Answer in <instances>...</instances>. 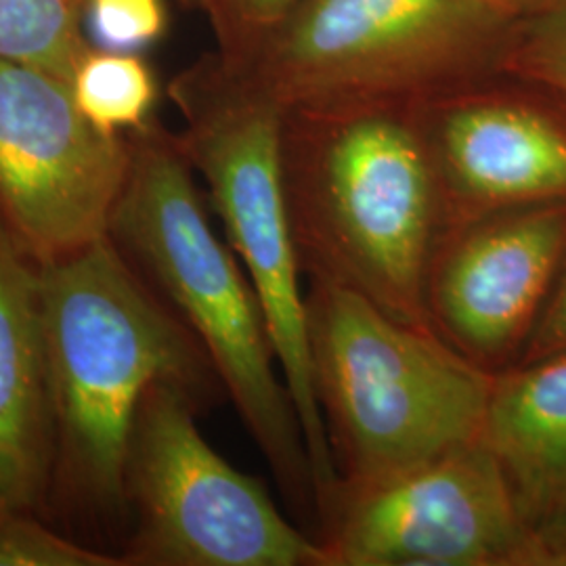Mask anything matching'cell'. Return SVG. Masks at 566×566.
I'll return each instance as SVG.
<instances>
[{"instance_id": "6da1fadb", "label": "cell", "mask_w": 566, "mask_h": 566, "mask_svg": "<svg viewBox=\"0 0 566 566\" xmlns=\"http://www.w3.org/2000/svg\"><path fill=\"white\" fill-rule=\"evenodd\" d=\"M282 163L304 277L432 329L426 280L449 223L418 103L285 109Z\"/></svg>"}, {"instance_id": "7402d4cb", "label": "cell", "mask_w": 566, "mask_h": 566, "mask_svg": "<svg viewBox=\"0 0 566 566\" xmlns=\"http://www.w3.org/2000/svg\"><path fill=\"white\" fill-rule=\"evenodd\" d=\"M189 2H193V4L203 9L212 21V25H217V21L221 18V0H189Z\"/></svg>"}, {"instance_id": "277c9868", "label": "cell", "mask_w": 566, "mask_h": 566, "mask_svg": "<svg viewBox=\"0 0 566 566\" xmlns=\"http://www.w3.org/2000/svg\"><path fill=\"white\" fill-rule=\"evenodd\" d=\"M306 336L336 483H374L483 439L495 374L432 329L306 280Z\"/></svg>"}, {"instance_id": "7c38bea8", "label": "cell", "mask_w": 566, "mask_h": 566, "mask_svg": "<svg viewBox=\"0 0 566 566\" xmlns=\"http://www.w3.org/2000/svg\"><path fill=\"white\" fill-rule=\"evenodd\" d=\"M53 455L41 263L0 217V507L39 506Z\"/></svg>"}, {"instance_id": "5bb4252c", "label": "cell", "mask_w": 566, "mask_h": 566, "mask_svg": "<svg viewBox=\"0 0 566 566\" xmlns=\"http://www.w3.org/2000/svg\"><path fill=\"white\" fill-rule=\"evenodd\" d=\"M70 88L82 116L107 135H130L151 122L158 81L149 63L133 51L88 49Z\"/></svg>"}, {"instance_id": "4fadbf2b", "label": "cell", "mask_w": 566, "mask_h": 566, "mask_svg": "<svg viewBox=\"0 0 566 566\" xmlns=\"http://www.w3.org/2000/svg\"><path fill=\"white\" fill-rule=\"evenodd\" d=\"M483 441L549 566H566V353L495 374Z\"/></svg>"}, {"instance_id": "5b68a950", "label": "cell", "mask_w": 566, "mask_h": 566, "mask_svg": "<svg viewBox=\"0 0 566 566\" xmlns=\"http://www.w3.org/2000/svg\"><path fill=\"white\" fill-rule=\"evenodd\" d=\"M177 135L252 283L283 380L303 422L317 483V512L338 481L315 401L306 336V287L283 189L285 109L242 61L219 51L170 82Z\"/></svg>"}, {"instance_id": "7a4b0ae2", "label": "cell", "mask_w": 566, "mask_h": 566, "mask_svg": "<svg viewBox=\"0 0 566 566\" xmlns=\"http://www.w3.org/2000/svg\"><path fill=\"white\" fill-rule=\"evenodd\" d=\"M128 139L130 164L109 238L196 336L287 506L315 535V470L261 301L210 223L177 135L151 120Z\"/></svg>"}, {"instance_id": "9a60e30c", "label": "cell", "mask_w": 566, "mask_h": 566, "mask_svg": "<svg viewBox=\"0 0 566 566\" xmlns=\"http://www.w3.org/2000/svg\"><path fill=\"white\" fill-rule=\"evenodd\" d=\"M84 0H0V61L63 81L91 49L82 32Z\"/></svg>"}, {"instance_id": "8992f818", "label": "cell", "mask_w": 566, "mask_h": 566, "mask_svg": "<svg viewBox=\"0 0 566 566\" xmlns=\"http://www.w3.org/2000/svg\"><path fill=\"white\" fill-rule=\"evenodd\" d=\"M518 20L485 0H303L235 51L282 103H422L502 72Z\"/></svg>"}, {"instance_id": "8fae6325", "label": "cell", "mask_w": 566, "mask_h": 566, "mask_svg": "<svg viewBox=\"0 0 566 566\" xmlns=\"http://www.w3.org/2000/svg\"><path fill=\"white\" fill-rule=\"evenodd\" d=\"M447 223L566 203V97L497 72L418 103ZM447 227V229H449Z\"/></svg>"}, {"instance_id": "ac0fdd59", "label": "cell", "mask_w": 566, "mask_h": 566, "mask_svg": "<svg viewBox=\"0 0 566 566\" xmlns=\"http://www.w3.org/2000/svg\"><path fill=\"white\" fill-rule=\"evenodd\" d=\"M91 30L112 51H137L166 30L164 0H84Z\"/></svg>"}, {"instance_id": "e0dca14e", "label": "cell", "mask_w": 566, "mask_h": 566, "mask_svg": "<svg viewBox=\"0 0 566 566\" xmlns=\"http://www.w3.org/2000/svg\"><path fill=\"white\" fill-rule=\"evenodd\" d=\"M122 558L78 546L32 518L0 507V566H122Z\"/></svg>"}, {"instance_id": "44dd1931", "label": "cell", "mask_w": 566, "mask_h": 566, "mask_svg": "<svg viewBox=\"0 0 566 566\" xmlns=\"http://www.w3.org/2000/svg\"><path fill=\"white\" fill-rule=\"evenodd\" d=\"M486 4L500 9L502 13H506L514 20H526L533 18L537 13H544L547 9L556 7L563 0H485Z\"/></svg>"}, {"instance_id": "30bf717a", "label": "cell", "mask_w": 566, "mask_h": 566, "mask_svg": "<svg viewBox=\"0 0 566 566\" xmlns=\"http://www.w3.org/2000/svg\"><path fill=\"white\" fill-rule=\"evenodd\" d=\"M566 261V203L489 212L453 224L426 280L432 332L470 364H521Z\"/></svg>"}, {"instance_id": "ffe728a7", "label": "cell", "mask_w": 566, "mask_h": 566, "mask_svg": "<svg viewBox=\"0 0 566 566\" xmlns=\"http://www.w3.org/2000/svg\"><path fill=\"white\" fill-rule=\"evenodd\" d=\"M566 353V261L549 294L546 308L526 344L521 364L539 361ZM518 364V365H521Z\"/></svg>"}, {"instance_id": "d6986e66", "label": "cell", "mask_w": 566, "mask_h": 566, "mask_svg": "<svg viewBox=\"0 0 566 566\" xmlns=\"http://www.w3.org/2000/svg\"><path fill=\"white\" fill-rule=\"evenodd\" d=\"M303 0H221V18L214 30L221 51H235L243 42L287 15Z\"/></svg>"}, {"instance_id": "3957f363", "label": "cell", "mask_w": 566, "mask_h": 566, "mask_svg": "<svg viewBox=\"0 0 566 566\" xmlns=\"http://www.w3.org/2000/svg\"><path fill=\"white\" fill-rule=\"evenodd\" d=\"M105 235L41 264L49 390L61 470L82 502L126 504L124 468L143 395L158 382L206 403L221 380L202 346Z\"/></svg>"}, {"instance_id": "2e32d148", "label": "cell", "mask_w": 566, "mask_h": 566, "mask_svg": "<svg viewBox=\"0 0 566 566\" xmlns=\"http://www.w3.org/2000/svg\"><path fill=\"white\" fill-rule=\"evenodd\" d=\"M502 72L566 97V0L516 23Z\"/></svg>"}, {"instance_id": "52a82bcc", "label": "cell", "mask_w": 566, "mask_h": 566, "mask_svg": "<svg viewBox=\"0 0 566 566\" xmlns=\"http://www.w3.org/2000/svg\"><path fill=\"white\" fill-rule=\"evenodd\" d=\"M202 401L158 382L143 395L128 439L124 497L137 528L120 556L133 566H324V552L287 521L263 481L203 439Z\"/></svg>"}, {"instance_id": "ba28073f", "label": "cell", "mask_w": 566, "mask_h": 566, "mask_svg": "<svg viewBox=\"0 0 566 566\" xmlns=\"http://www.w3.org/2000/svg\"><path fill=\"white\" fill-rule=\"evenodd\" d=\"M315 539L324 566H549L483 439L374 483H336Z\"/></svg>"}, {"instance_id": "9c48e42d", "label": "cell", "mask_w": 566, "mask_h": 566, "mask_svg": "<svg viewBox=\"0 0 566 566\" xmlns=\"http://www.w3.org/2000/svg\"><path fill=\"white\" fill-rule=\"evenodd\" d=\"M128 164V135L86 120L70 82L0 61V217L34 261L109 235Z\"/></svg>"}]
</instances>
